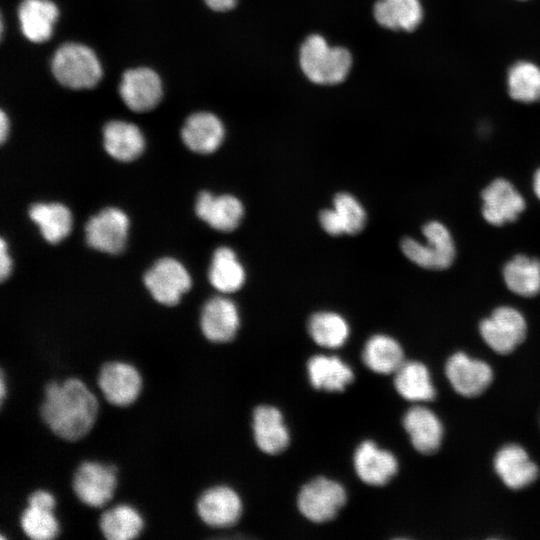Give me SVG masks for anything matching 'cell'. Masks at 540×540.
<instances>
[{
    "mask_svg": "<svg viewBox=\"0 0 540 540\" xmlns=\"http://www.w3.org/2000/svg\"><path fill=\"white\" fill-rule=\"evenodd\" d=\"M98 413L95 395L78 378L51 381L44 389L40 415L53 434L66 441L83 438Z\"/></svg>",
    "mask_w": 540,
    "mask_h": 540,
    "instance_id": "obj_1",
    "label": "cell"
},
{
    "mask_svg": "<svg viewBox=\"0 0 540 540\" xmlns=\"http://www.w3.org/2000/svg\"><path fill=\"white\" fill-rule=\"evenodd\" d=\"M298 62L310 82L330 86L346 80L353 58L347 48L330 45L320 34H310L299 47Z\"/></svg>",
    "mask_w": 540,
    "mask_h": 540,
    "instance_id": "obj_2",
    "label": "cell"
},
{
    "mask_svg": "<svg viewBox=\"0 0 540 540\" xmlns=\"http://www.w3.org/2000/svg\"><path fill=\"white\" fill-rule=\"evenodd\" d=\"M54 78L64 87L74 90L94 88L103 76L95 52L82 43L60 45L51 59Z\"/></svg>",
    "mask_w": 540,
    "mask_h": 540,
    "instance_id": "obj_3",
    "label": "cell"
},
{
    "mask_svg": "<svg viewBox=\"0 0 540 540\" xmlns=\"http://www.w3.org/2000/svg\"><path fill=\"white\" fill-rule=\"evenodd\" d=\"M443 373L451 389L467 399L483 395L495 377L494 370L487 361L464 351H456L446 358Z\"/></svg>",
    "mask_w": 540,
    "mask_h": 540,
    "instance_id": "obj_4",
    "label": "cell"
},
{
    "mask_svg": "<svg viewBox=\"0 0 540 540\" xmlns=\"http://www.w3.org/2000/svg\"><path fill=\"white\" fill-rule=\"evenodd\" d=\"M527 322L522 313L510 306H500L479 323L483 342L494 353H513L526 339Z\"/></svg>",
    "mask_w": 540,
    "mask_h": 540,
    "instance_id": "obj_5",
    "label": "cell"
},
{
    "mask_svg": "<svg viewBox=\"0 0 540 540\" xmlns=\"http://www.w3.org/2000/svg\"><path fill=\"white\" fill-rule=\"evenodd\" d=\"M425 242L406 237L401 241L404 255L416 265L431 270L448 268L455 258V247L447 228L431 221L422 229Z\"/></svg>",
    "mask_w": 540,
    "mask_h": 540,
    "instance_id": "obj_6",
    "label": "cell"
},
{
    "mask_svg": "<svg viewBox=\"0 0 540 540\" xmlns=\"http://www.w3.org/2000/svg\"><path fill=\"white\" fill-rule=\"evenodd\" d=\"M492 469L500 482L511 491H520L540 477V467L519 443L500 446L493 455Z\"/></svg>",
    "mask_w": 540,
    "mask_h": 540,
    "instance_id": "obj_7",
    "label": "cell"
},
{
    "mask_svg": "<svg viewBox=\"0 0 540 540\" xmlns=\"http://www.w3.org/2000/svg\"><path fill=\"white\" fill-rule=\"evenodd\" d=\"M347 500L343 486L326 477H316L306 483L298 494L302 515L315 523L333 519Z\"/></svg>",
    "mask_w": 540,
    "mask_h": 540,
    "instance_id": "obj_8",
    "label": "cell"
},
{
    "mask_svg": "<svg viewBox=\"0 0 540 540\" xmlns=\"http://www.w3.org/2000/svg\"><path fill=\"white\" fill-rule=\"evenodd\" d=\"M117 486V469L97 461H84L76 469L72 488L87 506L102 507L113 497Z\"/></svg>",
    "mask_w": 540,
    "mask_h": 540,
    "instance_id": "obj_9",
    "label": "cell"
},
{
    "mask_svg": "<svg viewBox=\"0 0 540 540\" xmlns=\"http://www.w3.org/2000/svg\"><path fill=\"white\" fill-rule=\"evenodd\" d=\"M144 283L157 302L174 306L190 289L191 278L179 261L166 257L156 261L145 273Z\"/></svg>",
    "mask_w": 540,
    "mask_h": 540,
    "instance_id": "obj_10",
    "label": "cell"
},
{
    "mask_svg": "<svg viewBox=\"0 0 540 540\" xmlns=\"http://www.w3.org/2000/svg\"><path fill=\"white\" fill-rule=\"evenodd\" d=\"M129 219L118 208L108 207L92 216L86 226L87 244L109 254L121 253L127 242Z\"/></svg>",
    "mask_w": 540,
    "mask_h": 540,
    "instance_id": "obj_11",
    "label": "cell"
},
{
    "mask_svg": "<svg viewBox=\"0 0 540 540\" xmlns=\"http://www.w3.org/2000/svg\"><path fill=\"white\" fill-rule=\"evenodd\" d=\"M97 383L105 399L118 407L131 405L142 389V377L137 368L122 361L104 363L99 370Z\"/></svg>",
    "mask_w": 540,
    "mask_h": 540,
    "instance_id": "obj_12",
    "label": "cell"
},
{
    "mask_svg": "<svg viewBox=\"0 0 540 540\" xmlns=\"http://www.w3.org/2000/svg\"><path fill=\"white\" fill-rule=\"evenodd\" d=\"M119 95L130 110L138 113L151 111L163 96L161 78L149 67L128 69L122 75Z\"/></svg>",
    "mask_w": 540,
    "mask_h": 540,
    "instance_id": "obj_13",
    "label": "cell"
},
{
    "mask_svg": "<svg viewBox=\"0 0 540 540\" xmlns=\"http://www.w3.org/2000/svg\"><path fill=\"white\" fill-rule=\"evenodd\" d=\"M402 424L411 445L418 453L432 455L440 450L444 425L432 409L416 404L405 412Z\"/></svg>",
    "mask_w": 540,
    "mask_h": 540,
    "instance_id": "obj_14",
    "label": "cell"
},
{
    "mask_svg": "<svg viewBox=\"0 0 540 540\" xmlns=\"http://www.w3.org/2000/svg\"><path fill=\"white\" fill-rule=\"evenodd\" d=\"M196 510L208 526L225 528L234 525L242 514L239 495L230 487L213 486L204 491L197 500Z\"/></svg>",
    "mask_w": 540,
    "mask_h": 540,
    "instance_id": "obj_15",
    "label": "cell"
},
{
    "mask_svg": "<svg viewBox=\"0 0 540 540\" xmlns=\"http://www.w3.org/2000/svg\"><path fill=\"white\" fill-rule=\"evenodd\" d=\"M482 214L487 222L500 226L517 219L525 201L514 186L505 179H496L482 192Z\"/></svg>",
    "mask_w": 540,
    "mask_h": 540,
    "instance_id": "obj_16",
    "label": "cell"
},
{
    "mask_svg": "<svg viewBox=\"0 0 540 540\" xmlns=\"http://www.w3.org/2000/svg\"><path fill=\"white\" fill-rule=\"evenodd\" d=\"M200 326L203 335L211 342L231 341L240 326L236 304L223 296L209 299L202 308Z\"/></svg>",
    "mask_w": 540,
    "mask_h": 540,
    "instance_id": "obj_17",
    "label": "cell"
},
{
    "mask_svg": "<svg viewBox=\"0 0 540 540\" xmlns=\"http://www.w3.org/2000/svg\"><path fill=\"white\" fill-rule=\"evenodd\" d=\"M354 468L364 483L384 486L397 474L399 465L393 453L366 440L354 453Z\"/></svg>",
    "mask_w": 540,
    "mask_h": 540,
    "instance_id": "obj_18",
    "label": "cell"
},
{
    "mask_svg": "<svg viewBox=\"0 0 540 540\" xmlns=\"http://www.w3.org/2000/svg\"><path fill=\"white\" fill-rule=\"evenodd\" d=\"M195 212L213 229L231 232L240 225L244 216V206L240 199L233 195L214 196L208 191H202L197 197Z\"/></svg>",
    "mask_w": 540,
    "mask_h": 540,
    "instance_id": "obj_19",
    "label": "cell"
},
{
    "mask_svg": "<svg viewBox=\"0 0 540 540\" xmlns=\"http://www.w3.org/2000/svg\"><path fill=\"white\" fill-rule=\"evenodd\" d=\"M181 137L191 151L198 154H211L223 143L225 128L215 114L199 111L185 120Z\"/></svg>",
    "mask_w": 540,
    "mask_h": 540,
    "instance_id": "obj_20",
    "label": "cell"
},
{
    "mask_svg": "<svg viewBox=\"0 0 540 540\" xmlns=\"http://www.w3.org/2000/svg\"><path fill=\"white\" fill-rule=\"evenodd\" d=\"M17 16L23 36L32 43L48 41L59 17V9L51 0H22Z\"/></svg>",
    "mask_w": 540,
    "mask_h": 540,
    "instance_id": "obj_21",
    "label": "cell"
},
{
    "mask_svg": "<svg viewBox=\"0 0 540 540\" xmlns=\"http://www.w3.org/2000/svg\"><path fill=\"white\" fill-rule=\"evenodd\" d=\"M254 439L261 451L278 454L289 445V432L281 412L269 405L258 406L253 412Z\"/></svg>",
    "mask_w": 540,
    "mask_h": 540,
    "instance_id": "obj_22",
    "label": "cell"
},
{
    "mask_svg": "<svg viewBox=\"0 0 540 540\" xmlns=\"http://www.w3.org/2000/svg\"><path fill=\"white\" fill-rule=\"evenodd\" d=\"M394 387L402 398L417 404L431 402L437 395L430 370L417 360H405L394 373Z\"/></svg>",
    "mask_w": 540,
    "mask_h": 540,
    "instance_id": "obj_23",
    "label": "cell"
},
{
    "mask_svg": "<svg viewBox=\"0 0 540 540\" xmlns=\"http://www.w3.org/2000/svg\"><path fill=\"white\" fill-rule=\"evenodd\" d=\"M104 147L114 159L130 162L138 158L145 147V140L137 125L112 120L103 129Z\"/></svg>",
    "mask_w": 540,
    "mask_h": 540,
    "instance_id": "obj_24",
    "label": "cell"
},
{
    "mask_svg": "<svg viewBox=\"0 0 540 540\" xmlns=\"http://www.w3.org/2000/svg\"><path fill=\"white\" fill-rule=\"evenodd\" d=\"M372 13L381 27L393 31H413L423 18L419 0H377Z\"/></svg>",
    "mask_w": 540,
    "mask_h": 540,
    "instance_id": "obj_25",
    "label": "cell"
},
{
    "mask_svg": "<svg viewBox=\"0 0 540 540\" xmlns=\"http://www.w3.org/2000/svg\"><path fill=\"white\" fill-rule=\"evenodd\" d=\"M311 385L328 392L343 391L354 379L352 369L336 356L316 355L307 363Z\"/></svg>",
    "mask_w": 540,
    "mask_h": 540,
    "instance_id": "obj_26",
    "label": "cell"
},
{
    "mask_svg": "<svg viewBox=\"0 0 540 540\" xmlns=\"http://www.w3.org/2000/svg\"><path fill=\"white\" fill-rule=\"evenodd\" d=\"M364 364L379 374H394L405 362V354L400 343L391 336L376 334L370 337L363 349Z\"/></svg>",
    "mask_w": 540,
    "mask_h": 540,
    "instance_id": "obj_27",
    "label": "cell"
},
{
    "mask_svg": "<svg viewBox=\"0 0 540 540\" xmlns=\"http://www.w3.org/2000/svg\"><path fill=\"white\" fill-rule=\"evenodd\" d=\"M208 278L218 291L233 293L244 285L246 272L236 253L227 246H221L213 253Z\"/></svg>",
    "mask_w": 540,
    "mask_h": 540,
    "instance_id": "obj_28",
    "label": "cell"
},
{
    "mask_svg": "<svg viewBox=\"0 0 540 540\" xmlns=\"http://www.w3.org/2000/svg\"><path fill=\"white\" fill-rule=\"evenodd\" d=\"M29 216L44 239L52 244L62 241L72 228L71 212L60 203H36L30 207Z\"/></svg>",
    "mask_w": 540,
    "mask_h": 540,
    "instance_id": "obj_29",
    "label": "cell"
},
{
    "mask_svg": "<svg viewBox=\"0 0 540 540\" xmlns=\"http://www.w3.org/2000/svg\"><path fill=\"white\" fill-rule=\"evenodd\" d=\"M144 527L141 514L131 505L118 504L100 517L99 528L109 540H130L139 536Z\"/></svg>",
    "mask_w": 540,
    "mask_h": 540,
    "instance_id": "obj_30",
    "label": "cell"
},
{
    "mask_svg": "<svg viewBox=\"0 0 540 540\" xmlns=\"http://www.w3.org/2000/svg\"><path fill=\"white\" fill-rule=\"evenodd\" d=\"M503 278L513 293L523 297L535 296L540 292V261L517 255L504 266Z\"/></svg>",
    "mask_w": 540,
    "mask_h": 540,
    "instance_id": "obj_31",
    "label": "cell"
},
{
    "mask_svg": "<svg viewBox=\"0 0 540 540\" xmlns=\"http://www.w3.org/2000/svg\"><path fill=\"white\" fill-rule=\"evenodd\" d=\"M307 328L314 342L326 348L341 347L350 334L345 318L332 311H319L311 315Z\"/></svg>",
    "mask_w": 540,
    "mask_h": 540,
    "instance_id": "obj_32",
    "label": "cell"
},
{
    "mask_svg": "<svg viewBox=\"0 0 540 540\" xmlns=\"http://www.w3.org/2000/svg\"><path fill=\"white\" fill-rule=\"evenodd\" d=\"M507 83L513 99L526 103L540 100V69L535 64L526 61L514 64Z\"/></svg>",
    "mask_w": 540,
    "mask_h": 540,
    "instance_id": "obj_33",
    "label": "cell"
},
{
    "mask_svg": "<svg viewBox=\"0 0 540 540\" xmlns=\"http://www.w3.org/2000/svg\"><path fill=\"white\" fill-rule=\"evenodd\" d=\"M54 510L27 505L20 515V526L33 540H50L59 534V523Z\"/></svg>",
    "mask_w": 540,
    "mask_h": 540,
    "instance_id": "obj_34",
    "label": "cell"
},
{
    "mask_svg": "<svg viewBox=\"0 0 540 540\" xmlns=\"http://www.w3.org/2000/svg\"><path fill=\"white\" fill-rule=\"evenodd\" d=\"M333 208L343 224L345 234L360 233L367 221V215L362 204L350 193L340 192L333 198Z\"/></svg>",
    "mask_w": 540,
    "mask_h": 540,
    "instance_id": "obj_35",
    "label": "cell"
},
{
    "mask_svg": "<svg viewBox=\"0 0 540 540\" xmlns=\"http://www.w3.org/2000/svg\"><path fill=\"white\" fill-rule=\"evenodd\" d=\"M319 223L329 235L339 236L345 233L340 217L333 207L320 211Z\"/></svg>",
    "mask_w": 540,
    "mask_h": 540,
    "instance_id": "obj_36",
    "label": "cell"
},
{
    "mask_svg": "<svg viewBox=\"0 0 540 540\" xmlns=\"http://www.w3.org/2000/svg\"><path fill=\"white\" fill-rule=\"evenodd\" d=\"M27 503L31 506H37L50 510H54L56 506L54 496L49 491L42 489L32 492L27 499Z\"/></svg>",
    "mask_w": 540,
    "mask_h": 540,
    "instance_id": "obj_37",
    "label": "cell"
},
{
    "mask_svg": "<svg viewBox=\"0 0 540 540\" xmlns=\"http://www.w3.org/2000/svg\"><path fill=\"white\" fill-rule=\"evenodd\" d=\"M11 258L8 254V247L4 241V239H1L0 241V280L1 282H4L10 275L11 271Z\"/></svg>",
    "mask_w": 540,
    "mask_h": 540,
    "instance_id": "obj_38",
    "label": "cell"
},
{
    "mask_svg": "<svg viewBox=\"0 0 540 540\" xmlns=\"http://www.w3.org/2000/svg\"><path fill=\"white\" fill-rule=\"evenodd\" d=\"M206 6L215 12H228L234 9L238 0H203Z\"/></svg>",
    "mask_w": 540,
    "mask_h": 540,
    "instance_id": "obj_39",
    "label": "cell"
},
{
    "mask_svg": "<svg viewBox=\"0 0 540 540\" xmlns=\"http://www.w3.org/2000/svg\"><path fill=\"white\" fill-rule=\"evenodd\" d=\"M9 126H10L9 118L6 115V113L3 110H1V113H0V141H1L2 144L7 139V136H8V133H9Z\"/></svg>",
    "mask_w": 540,
    "mask_h": 540,
    "instance_id": "obj_40",
    "label": "cell"
},
{
    "mask_svg": "<svg viewBox=\"0 0 540 540\" xmlns=\"http://www.w3.org/2000/svg\"><path fill=\"white\" fill-rule=\"evenodd\" d=\"M533 188H534L535 194L540 199V169H538L534 175Z\"/></svg>",
    "mask_w": 540,
    "mask_h": 540,
    "instance_id": "obj_41",
    "label": "cell"
},
{
    "mask_svg": "<svg viewBox=\"0 0 540 540\" xmlns=\"http://www.w3.org/2000/svg\"><path fill=\"white\" fill-rule=\"evenodd\" d=\"M1 393H0V396H1V400L3 401L4 397H5V382H4V376H3V372H2V376H1Z\"/></svg>",
    "mask_w": 540,
    "mask_h": 540,
    "instance_id": "obj_42",
    "label": "cell"
}]
</instances>
